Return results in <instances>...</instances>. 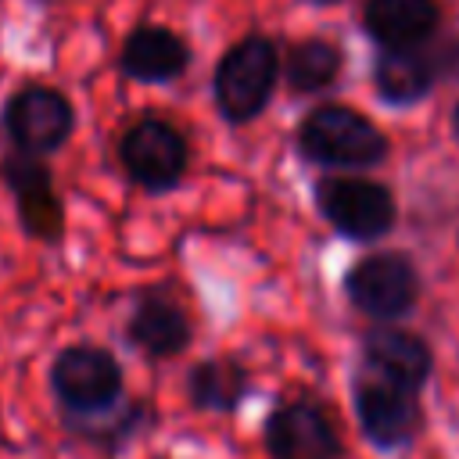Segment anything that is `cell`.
Returning a JSON list of instances; mask_svg holds the SVG:
<instances>
[{"instance_id":"7c38bea8","label":"cell","mask_w":459,"mask_h":459,"mask_svg":"<svg viewBox=\"0 0 459 459\" xmlns=\"http://www.w3.org/2000/svg\"><path fill=\"white\" fill-rule=\"evenodd\" d=\"M362 369L409 391H420L434 369V355L420 333L398 326H373L362 337Z\"/></svg>"},{"instance_id":"d6986e66","label":"cell","mask_w":459,"mask_h":459,"mask_svg":"<svg viewBox=\"0 0 459 459\" xmlns=\"http://www.w3.org/2000/svg\"><path fill=\"white\" fill-rule=\"evenodd\" d=\"M316 4H337V0H316Z\"/></svg>"},{"instance_id":"ac0fdd59","label":"cell","mask_w":459,"mask_h":459,"mask_svg":"<svg viewBox=\"0 0 459 459\" xmlns=\"http://www.w3.org/2000/svg\"><path fill=\"white\" fill-rule=\"evenodd\" d=\"M448 122H452V136L459 140V100H455V108H452V118H448Z\"/></svg>"},{"instance_id":"3957f363","label":"cell","mask_w":459,"mask_h":459,"mask_svg":"<svg viewBox=\"0 0 459 459\" xmlns=\"http://www.w3.org/2000/svg\"><path fill=\"white\" fill-rule=\"evenodd\" d=\"M319 215L348 240H380L394 230V194L366 176H323L316 183Z\"/></svg>"},{"instance_id":"9a60e30c","label":"cell","mask_w":459,"mask_h":459,"mask_svg":"<svg viewBox=\"0 0 459 459\" xmlns=\"http://www.w3.org/2000/svg\"><path fill=\"white\" fill-rule=\"evenodd\" d=\"M437 72L441 65L427 47H380L373 61V86L384 104L409 108L434 90Z\"/></svg>"},{"instance_id":"ba28073f","label":"cell","mask_w":459,"mask_h":459,"mask_svg":"<svg viewBox=\"0 0 459 459\" xmlns=\"http://www.w3.org/2000/svg\"><path fill=\"white\" fill-rule=\"evenodd\" d=\"M355 416H359L362 434L377 448H402L423 427L420 391H409L402 384H391V380L362 369V377L355 384Z\"/></svg>"},{"instance_id":"8992f818","label":"cell","mask_w":459,"mask_h":459,"mask_svg":"<svg viewBox=\"0 0 459 459\" xmlns=\"http://www.w3.org/2000/svg\"><path fill=\"white\" fill-rule=\"evenodd\" d=\"M50 387L75 420L100 416L122 398V366L97 344H72L54 359Z\"/></svg>"},{"instance_id":"e0dca14e","label":"cell","mask_w":459,"mask_h":459,"mask_svg":"<svg viewBox=\"0 0 459 459\" xmlns=\"http://www.w3.org/2000/svg\"><path fill=\"white\" fill-rule=\"evenodd\" d=\"M341 65H344V54L337 43H330L323 36H308V39L290 47L283 75H287V86L294 93H323L337 82Z\"/></svg>"},{"instance_id":"7a4b0ae2","label":"cell","mask_w":459,"mask_h":459,"mask_svg":"<svg viewBox=\"0 0 459 459\" xmlns=\"http://www.w3.org/2000/svg\"><path fill=\"white\" fill-rule=\"evenodd\" d=\"M276 79H280L276 43L269 36H258V32L237 39L219 57L215 75H212V97H215L219 115L230 126L255 122L265 111V104L273 100Z\"/></svg>"},{"instance_id":"6da1fadb","label":"cell","mask_w":459,"mask_h":459,"mask_svg":"<svg viewBox=\"0 0 459 459\" xmlns=\"http://www.w3.org/2000/svg\"><path fill=\"white\" fill-rule=\"evenodd\" d=\"M298 154L323 169H373L387 158V136L377 122L348 104H319L312 108L298 133Z\"/></svg>"},{"instance_id":"4fadbf2b","label":"cell","mask_w":459,"mask_h":459,"mask_svg":"<svg viewBox=\"0 0 459 459\" xmlns=\"http://www.w3.org/2000/svg\"><path fill=\"white\" fill-rule=\"evenodd\" d=\"M190 65V47L186 39L169 29V25H136L126 43H122V57L118 68L122 75H129L133 82H172L186 72Z\"/></svg>"},{"instance_id":"52a82bcc","label":"cell","mask_w":459,"mask_h":459,"mask_svg":"<svg viewBox=\"0 0 459 459\" xmlns=\"http://www.w3.org/2000/svg\"><path fill=\"white\" fill-rule=\"evenodd\" d=\"M118 161L136 186L161 194V190H172L186 176L190 147H186V136L172 122L158 115H143L122 133Z\"/></svg>"},{"instance_id":"2e32d148","label":"cell","mask_w":459,"mask_h":459,"mask_svg":"<svg viewBox=\"0 0 459 459\" xmlns=\"http://www.w3.org/2000/svg\"><path fill=\"white\" fill-rule=\"evenodd\" d=\"M247 394V369L237 359H204L186 373V398L201 412H233Z\"/></svg>"},{"instance_id":"9c48e42d","label":"cell","mask_w":459,"mask_h":459,"mask_svg":"<svg viewBox=\"0 0 459 459\" xmlns=\"http://www.w3.org/2000/svg\"><path fill=\"white\" fill-rule=\"evenodd\" d=\"M269 459H341V434L312 398H290L265 420Z\"/></svg>"},{"instance_id":"30bf717a","label":"cell","mask_w":459,"mask_h":459,"mask_svg":"<svg viewBox=\"0 0 459 459\" xmlns=\"http://www.w3.org/2000/svg\"><path fill=\"white\" fill-rule=\"evenodd\" d=\"M4 183L7 190L14 194V204H18V219L25 226L29 237L36 240H61V230H65V208H61V197L54 190V179H50V169L43 158H32V154H7L4 165Z\"/></svg>"},{"instance_id":"5b68a950","label":"cell","mask_w":459,"mask_h":459,"mask_svg":"<svg viewBox=\"0 0 459 459\" xmlns=\"http://www.w3.org/2000/svg\"><path fill=\"white\" fill-rule=\"evenodd\" d=\"M344 294L362 316L391 323L412 312L420 298V273L405 251H373L344 273Z\"/></svg>"},{"instance_id":"5bb4252c","label":"cell","mask_w":459,"mask_h":459,"mask_svg":"<svg viewBox=\"0 0 459 459\" xmlns=\"http://www.w3.org/2000/svg\"><path fill=\"white\" fill-rule=\"evenodd\" d=\"M441 25L437 0H366L362 29L377 47H427Z\"/></svg>"},{"instance_id":"ffe728a7","label":"cell","mask_w":459,"mask_h":459,"mask_svg":"<svg viewBox=\"0 0 459 459\" xmlns=\"http://www.w3.org/2000/svg\"><path fill=\"white\" fill-rule=\"evenodd\" d=\"M39 4H57V0H39Z\"/></svg>"},{"instance_id":"277c9868","label":"cell","mask_w":459,"mask_h":459,"mask_svg":"<svg viewBox=\"0 0 459 459\" xmlns=\"http://www.w3.org/2000/svg\"><path fill=\"white\" fill-rule=\"evenodd\" d=\"M0 129L11 143V151L47 158V154L61 151L65 140L72 136L75 111L61 90L32 82V86H22L18 93L7 97L4 115H0Z\"/></svg>"},{"instance_id":"8fae6325","label":"cell","mask_w":459,"mask_h":459,"mask_svg":"<svg viewBox=\"0 0 459 459\" xmlns=\"http://www.w3.org/2000/svg\"><path fill=\"white\" fill-rule=\"evenodd\" d=\"M126 337L147 359H172L190 344L194 330H190L186 308L172 294L147 287L133 298V308L126 319Z\"/></svg>"}]
</instances>
